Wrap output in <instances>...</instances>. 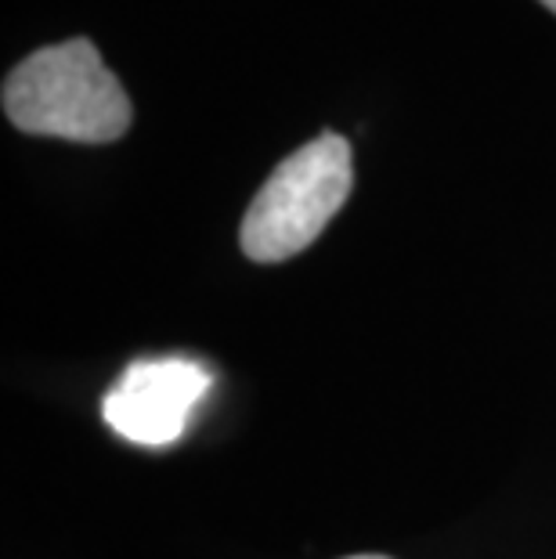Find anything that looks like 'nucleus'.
Instances as JSON below:
<instances>
[{
  "mask_svg": "<svg viewBox=\"0 0 556 559\" xmlns=\"http://www.w3.org/2000/svg\"><path fill=\"white\" fill-rule=\"evenodd\" d=\"M4 116L22 134L109 145L134 120L123 83L84 37L33 51L4 80Z\"/></svg>",
  "mask_w": 556,
  "mask_h": 559,
  "instance_id": "nucleus-1",
  "label": "nucleus"
},
{
  "mask_svg": "<svg viewBox=\"0 0 556 559\" xmlns=\"http://www.w3.org/2000/svg\"><path fill=\"white\" fill-rule=\"evenodd\" d=\"M354 185L347 138L318 134L282 159L242 217L239 246L253 264H282L329 228Z\"/></svg>",
  "mask_w": 556,
  "mask_h": 559,
  "instance_id": "nucleus-2",
  "label": "nucleus"
},
{
  "mask_svg": "<svg viewBox=\"0 0 556 559\" xmlns=\"http://www.w3.org/2000/svg\"><path fill=\"white\" fill-rule=\"evenodd\" d=\"M214 372L196 358H141L102 401L113 433L141 448H170L185 437Z\"/></svg>",
  "mask_w": 556,
  "mask_h": 559,
  "instance_id": "nucleus-3",
  "label": "nucleus"
},
{
  "mask_svg": "<svg viewBox=\"0 0 556 559\" xmlns=\"http://www.w3.org/2000/svg\"><path fill=\"white\" fill-rule=\"evenodd\" d=\"M343 559H390V556H376V552H362V556H343Z\"/></svg>",
  "mask_w": 556,
  "mask_h": 559,
  "instance_id": "nucleus-4",
  "label": "nucleus"
},
{
  "mask_svg": "<svg viewBox=\"0 0 556 559\" xmlns=\"http://www.w3.org/2000/svg\"><path fill=\"white\" fill-rule=\"evenodd\" d=\"M539 4H546V8L553 11V15H556V0H539Z\"/></svg>",
  "mask_w": 556,
  "mask_h": 559,
  "instance_id": "nucleus-5",
  "label": "nucleus"
}]
</instances>
